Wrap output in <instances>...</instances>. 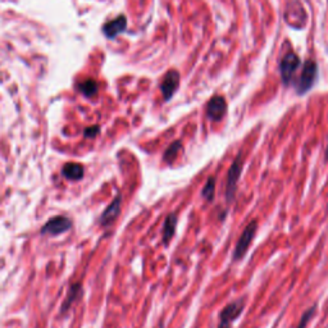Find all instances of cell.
<instances>
[{
	"label": "cell",
	"instance_id": "16",
	"mask_svg": "<svg viewBox=\"0 0 328 328\" xmlns=\"http://www.w3.org/2000/svg\"><path fill=\"white\" fill-rule=\"evenodd\" d=\"M315 311H317V305L311 306V308H309L308 310L305 311V313L302 314L301 319H300L299 324H297L296 328H306V325H308V323L310 322L311 318L314 317V314H315Z\"/></svg>",
	"mask_w": 328,
	"mask_h": 328
},
{
	"label": "cell",
	"instance_id": "1",
	"mask_svg": "<svg viewBox=\"0 0 328 328\" xmlns=\"http://www.w3.org/2000/svg\"><path fill=\"white\" fill-rule=\"evenodd\" d=\"M241 172H243V157H241V153H239L230 167L229 173H227V181H226V200H227V203H231L234 200Z\"/></svg>",
	"mask_w": 328,
	"mask_h": 328
},
{
	"label": "cell",
	"instance_id": "6",
	"mask_svg": "<svg viewBox=\"0 0 328 328\" xmlns=\"http://www.w3.org/2000/svg\"><path fill=\"white\" fill-rule=\"evenodd\" d=\"M180 86V73L177 71H168V73L166 74V77L163 80L162 85H160V90H162V94L164 96V100L168 101L173 94L176 92V90L178 89Z\"/></svg>",
	"mask_w": 328,
	"mask_h": 328
},
{
	"label": "cell",
	"instance_id": "3",
	"mask_svg": "<svg viewBox=\"0 0 328 328\" xmlns=\"http://www.w3.org/2000/svg\"><path fill=\"white\" fill-rule=\"evenodd\" d=\"M257 230H258L257 221H251V222L246 226L245 229H244L243 234H241V236H240L236 246H235L234 260L241 259V258L246 254V251H248L251 241H253L255 234H257Z\"/></svg>",
	"mask_w": 328,
	"mask_h": 328
},
{
	"label": "cell",
	"instance_id": "4",
	"mask_svg": "<svg viewBox=\"0 0 328 328\" xmlns=\"http://www.w3.org/2000/svg\"><path fill=\"white\" fill-rule=\"evenodd\" d=\"M244 308H245L244 300H236V301L231 302L229 305H226L220 313V325H218V328H230L231 323L236 320L240 317V314L243 313Z\"/></svg>",
	"mask_w": 328,
	"mask_h": 328
},
{
	"label": "cell",
	"instance_id": "8",
	"mask_svg": "<svg viewBox=\"0 0 328 328\" xmlns=\"http://www.w3.org/2000/svg\"><path fill=\"white\" fill-rule=\"evenodd\" d=\"M126 27H127V20H126L125 16L121 15L118 16V17H116L115 20L106 22L103 27V31L106 37L113 39V37H116L117 35H120L121 32L125 31Z\"/></svg>",
	"mask_w": 328,
	"mask_h": 328
},
{
	"label": "cell",
	"instance_id": "7",
	"mask_svg": "<svg viewBox=\"0 0 328 328\" xmlns=\"http://www.w3.org/2000/svg\"><path fill=\"white\" fill-rule=\"evenodd\" d=\"M226 112H227V104H226L225 97L222 96H214L211 97L210 101L206 106V113H208L209 120L217 122L225 117Z\"/></svg>",
	"mask_w": 328,
	"mask_h": 328
},
{
	"label": "cell",
	"instance_id": "13",
	"mask_svg": "<svg viewBox=\"0 0 328 328\" xmlns=\"http://www.w3.org/2000/svg\"><path fill=\"white\" fill-rule=\"evenodd\" d=\"M181 148H182V143H181V141H178V140L173 141V143H172L171 145L166 149V151H164V155H163V159H164V162L168 163V164H172V163L176 160V158H177Z\"/></svg>",
	"mask_w": 328,
	"mask_h": 328
},
{
	"label": "cell",
	"instance_id": "5",
	"mask_svg": "<svg viewBox=\"0 0 328 328\" xmlns=\"http://www.w3.org/2000/svg\"><path fill=\"white\" fill-rule=\"evenodd\" d=\"M300 66V58L295 54L294 52H290L283 57V59L281 60L280 64V72H281V78L282 82L285 85H288L291 82V78L294 76L295 71L299 68Z\"/></svg>",
	"mask_w": 328,
	"mask_h": 328
},
{
	"label": "cell",
	"instance_id": "11",
	"mask_svg": "<svg viewBox=\"0 0 328 328\" xmlns=\"http://www.w3.org/2000/svg\"><path fill=\"white\" fill-rule=\"evenodd\" d=\"M120 208H121V197L117 196L115 200H113V203L106 208V210L104 211L103 217H101V223L103 225H109L113 221L116 220V217L120 213Z\"/></svg>",
	"mask_w": 328,
	"mask_h": 328
},
{
	"label": "cell",
	"instance_id": "10",
	"mask_svg": "<svg viewBox=\"0 0 328 328\" xmlns=\"http://www.w3.org/2000/svg\"><path fill=\"white\" fill-rule=\"evenodd\" d=\"M177 222H178L177 214L174 213L169 214L168 217L166 218V221H164V226H163V235H162V240L163 243H164V245H168V244L171 243L172 237H173L174 234H176Z\"/></svg>",
	"mask_w": 328,
	"mask_h": 328
},
{
	"label": "cell",
	"instance_id": "14",
	"mask_svg": "<svg viewBox=\"0 0 328 328\" xmlns=\"http://www.w3.org/2000/svg\"><path fill=\"white\" fill-rule=\"evenodd\" d=\"M214 195H215V178L210 177L208 178L205 186L203 187L201 196H203L206 201H213Z\"/></svg>",
	"mask_w": 328,
	"mask_h": 328
},
{
	"label": "cell",
	"instance_id": "2",
	"mask_svg": "<svg viewBox=\"0 0 328 328\" xmlns=\"http://www.w3.org/2000/svg\"><path fill=\"white\" fill-rule=\"evenodd\" d=\"M318 76V66L313 60H306L302 67V73L300 76L299 83H297V94L304 95L313 87L315 78Z\"/></svg>",
	"mask_w": 328,
	"mask_h": 328
},
{
	"label": "cell",
	"instance_id": "18",
	"mask_svg": "<svg viewBox=\"0 0 328 328\" xmlns=\"http://www.w3.org/2000/svg\"><path fill=\"white\" fill-rule=\"evenodd\" d=\"M324 158H325V162H328V143H327V148H325V151H324Z\"/></svg>",
	"mask_w": 328,
	"mask_h": 328
},
{
	"label": "cell",
	"instance_id": "17",
	"mask_svg": "<svg viewBox=\"0 0 328 328\" xmlns=\"http://www.w3.org/2000/svg\"><path fill=\"white\" fill-rule=\"evenodd\" d=\"M99 132V127L97 126H95V127H90V129L86 130V136H95V135Z\"/></svg>",
	"mask_w": 328,
	"mask_h": 328
},
{
	"label": "cell",
	"instance_id": "15",
	"mask_svg": "<svg viewBox=\"0 0 328 328\" xmlns=\"http://www.w3.org/2000/svg\"><path fill=\"white\" fill-rule=\"evenodd\" d=\"M80 89L85 96H92L97 92V83L94 80H86L85 82L81 83Z\"/></svg>",
	"mask_w": 328,
	"mask_h": 328
},
{
	"label": "cell",
	"instance_id": "9",
	"mask_svg": "<svg viewBox=\"0 0 328 328\" xmlns=\"http://www.w3.org/2000/svg\"><path fill=\"white\" fill-rule=\"evenodd\" d=\"M69 227H71V222H69V220H67V218L64 217H55L53 218V220L49 221V222L44 226L43 232L44 234L58 235L67 231Z\"/></svg>",
	"mask_w": 328,
	"mask_h": 328
},
{
	"label": "cell",
	"instance_id": "12",
	"mask_svg": "<svg viewBox=\"0 0 328 328\" xmlns=\"http://www.w3.org/2000/svg\"><path fill=\"white\" fill-rule=\"evenodd\" d=\"M63 174L69 180L77 181L83 177V167L78 163H68L63 168Z\"/></svg>",
	"mask_w": 328,
	"mask_h": 328
}]
</instances>
